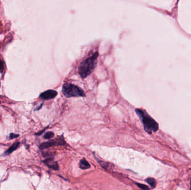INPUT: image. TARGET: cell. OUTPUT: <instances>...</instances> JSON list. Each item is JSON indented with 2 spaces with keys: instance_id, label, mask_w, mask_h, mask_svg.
I'll use <instances>...</instances> for the list:
<instances>
[{
  "instance_id": "30bf717a",
  "label": "cell",
  "mask_w": 191,
  "mask_h": 190,
  "mask_svg": "<svg viewBox=\"0 0 191 190\" xmlns=\"http://www.w3.org/2000/svg\"><path fill=\"white\" fill-rule=\"evenodd\" d=\"M54 135V133H53L52 132H47L45 134L44 138L46 139H49L53 137Z\"/></svg>"
},
{
  "instance_id": "5b68a950",
  "label": "cell",
  "mask_w": 191,
  "mask_h": 190,
  "mask_svg": "<svg viewBox=\"0 0 191 190\" xmlns=\"http://www.w3.org/2000/svg\"><path fill=\"white\" fill-rule=\"evenodd\" d=\"M58 95V93L56 91L54 90H48L42 93L40 95V98H41L43 100H48L54 99L55 97Z\"/></svg>"
},
{
  "instance_id": "277c9868",
  "label": "cell",
  "mask_w": 191,
  "mask_h": 190,
  "mask_svg": "<svg viewBox=\"0 0 191 190\" xmlns=\"http://www.w3.org/2000/svg\"><path fill=\"white\" fill-rule=\"evenodd\" d=\"M65 144V142L64 139L63 137L61 136V137H58L53 140H50L48 142L42 143L40 146V148L41 149H44L49 148L50 147L55 146H62Z\"/></svg>"
},
{
  "instance_id": "2e32d148",
  "label": "cell",
  "mask_w": 191,
  "mask_h": 190,
  "mask_svg": "<svg viewBox=\"0 0 191 190\" xmlns=\"http://www.w3.org/2000/svg\"><path fill=\"white\" fill-rule=\"evenodd\" d=\"M0 84H1V83H0Z\"/></svg>"
},
{
  "instance_id": "52a82bcc",
  "label": "cell",
  "mask_w": 191,
  "mask_h": 190,
  "mask_svg": "<svg viewBox=\"0 0 191 190\" xmlns=\"http://www.w3.org/2000/svg\"><path fill=\"white\" fill-rule=\"evenodd\" d=\"M79 166L81 169H88L91 167V166L89 164V163L85 159H82L80 161L79 163Z\"/></svg>"
},
{
  "instance_id": "8992f818",
  "label": "cell",
  "mask_w": 191,
  "mask_h": 190,
  "mask_svg": "<svg viewBox=\"0 0 191 190\" xmlns=\"http://www.w3.org/2000/svg\"><path fill=\"white\" fill-rule=\"evenodd\" d=\"M44 163L49 168L54 170H58L59 166L56 162H55L53 159H47L44 161Z\"/></svg>"
},
{
  "instance_id": "9c48e42d",
  "label": "cell",
  "mask_w": 191,
  "mask_h": 190,
  "mask_svg": "<svg viewBox=\"0 0 191 190\" xmlns=\"http://www.w3.org/2000/svg\"><path fill=\"white\" fill-rule=\"evenodd\" d=\"M145 181L152 188H154L156 186V181L154 179L149 177Z\"/></svg>"
},
{
  "instance_id": "4fadbf2b",
  "label": "cell",
  "mask_w": 191,
  "mask_h": 190,
  "mask_svg": "<svg viewBox=\"0 0 191 190\" xmlns=\"http://www.w3.org/2000/svg\"><path fill=\"white\" fill-rule=\"evenodd\" d=\"M4 70V66L3 62L0 60V73H2Z\"/></svg>"
},
{
  "instance_id": "7c38bea8",
  "label": "cell",
  "mask_w": 191,
  "mask_h": 190,
  "mask_svg": "<svg viewBox=\"0 0 191 190\" xmlns=\"http://www.w3.org/2000/svg\"><path fill=\"white\" fill-rule=\"evenodd\" d=\"M98 162H99V164L104 168V169H107V165H108V163H106L104 162H102L101 161H98Z\"/></svg>"
},
{
  "instance_id": "8fae6325",
  "label": "cell",
  "mask_w": 191,
  "mask_h": 190,
  "mask_svg": "<svg viewBox=\"0 0 191 190\" xmlns=\"http://www.w3.org/2000/svg\"><path fill=\"white\" fill-rule=\"evenodd\" d=\"M137 186L139 188H140L141 190H149L148 186H147V185H143V184H141V183H137Z\"/></svg>"
},
{
  "instance_id": "3957f363",
  "label": "cell",
  "mask_w": 191,
  "mask_h": 190,
  "mask_svg": "<svg viewBox=\"0 0 191 190\" xmlns=\"http://www.w3.org/2000/svg\"><path fill=\"white\" fill-rule=\"evenodd\" d=\"M62 93L67 98L85 97L84 90L75 85L71 83H65L62 86Z\"/></svg>"
},
{
  "instance_id": "5bb4252c",
  "label": "cell",
  "mask_w": 191,
  "mask_h": 190,
  "mask_svg": "<svg viewBox=\"0 0 191 190\" xmlns=\"http://www.w3.org/2000/svg\"><path fill=\"white\" fill-rule=\"evenodd\" d=\"M19 136V134H14V133H11L10 135V139H13V138H15L18 137Z\"/></svg>"
},
{
  "instance_id": "7a4b0ae2",
  "label": "cell",
  "mask_w": 191,
  "mask_h": 190,
  "mask_svg": "<svg viewBox=\"0 0 191 190\" xmlns=\"http://www.w3.org/2000/svg\"><path fill=\"white\" fill-rule=\"evenodd\" d=\"M135 112L140 119L141 120L144 130L149 133L155 132L158 130L159 126L157 122L149 115L147 112L141 109H136Z\"/></svg>"
},
{
  "instance_id": "6da1fadb",
  "label": "cell",
  "mask_w": 191,
  "mask_h": 190,
  "mask_svg": "<svg viewBox=\"0 0 191 190\" xmlns=\"http://www.w3.org/2000/svg\"><path fill=\"white\" fill-rule=\"evenodd\" d=\"M98 56V52H96L82 62L78 68V74L82 79L86 78L95 69L97 64Z\"/></svg>"
},
{
  "instance_id": "9a60e30c",
  "label": "cell",
  "mask_w": 191,
  "mask_h": 190,
  "mask_svg": "<svg viewBox=\"0 0 191 190\" xmlns=\"http://www.w3.org/2000/svg\"><path fill=\"white\" fill-rule=\"evenodd\" d=\"M190 190H191V189H190Z\"/></svg>"
},
{
  "instance_id": "ba28073f",
  "label": "cell",
  "mask_w": 191,
  "mask_h": 190,
  "mask_svg": "<svg viewBox=\"0 0 191 190\" xmlns=\"http://www.w3.org/2000/svg\"><path fill=\"white\" fill-rule=\"evenodd\" d=\"M20 145V143L19 142H15L13 144H12L9 148H8V149L6 151L5 153L6 155H10L12 152H13L14 151H15L17 148L19 147Z\"/></svg>"
}]
</instances>
